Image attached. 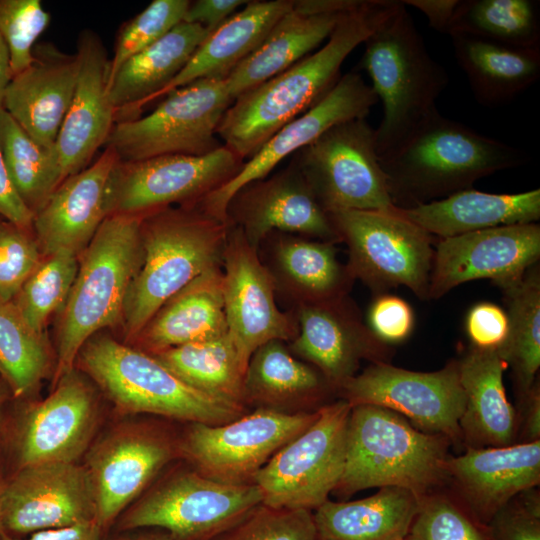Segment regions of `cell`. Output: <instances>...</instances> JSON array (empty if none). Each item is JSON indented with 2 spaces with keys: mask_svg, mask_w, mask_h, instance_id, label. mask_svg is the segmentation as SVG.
<instances>
[{
  "mask_svg": "<svg viewBox=\"0 0 540 540\" xmlns=\"http://www.w3.org/2000/svg\"><path fill=\"white\" fill-rule=\"evenodd\" d=\"M400 1L359 0L315 52L250 89L223 115L217 136L242 160L316 104L339 80L345 59L397 9Z\"/></svg>",
  "mask_w": 540,
  "mask_h": 540,
  "instance_id": "6da1fadb",
  "label": "cell"
},
{
  "mask_svg": "<svg viewBox=\"0 0 540 540\" xmlns=\"http://www.w3.org/2000/svg\"><path fill=\"white\" fill-rule=\"evenodd\" d=\"M379 159L394 205L410 208L469 189L482 177L526 163L529 156L435 110Z\"/></svg>",
  "mask_w": 540,
  "mask_h": 540,
  "instance_id": "7a4b0ae2",
  "label": "cell"
},
{
  "mask_svg": "<svg viewBox=\"0 0 540 540\" xmlns=\"http://www.w3.org/2000/svg\"><path fill=\"white\" fill-rule=\"evenodd\" d=\"M229 227L188 206H169L142 217V262L121 318L128 339L136 338L163 304L193 280L222 266Z\"/></svg>",
  "mask_w": 540,
  "mask_h": 540,
  "instance_id": "3957f363",
  "label": "cell"
},
{
  "mask_svg": "<svg viewBox=\"0 0 540 540\" xmlns=\"http://www.w3.org/2000/svg\"><path fill=\"white\" fill-rule=\"evenodd\" d=\"M450 443L387 408L351 406L344 468L333 492L347 499L368 488L395 486L424 497L447 480Z\"/></svg>",
  "mask_w": 540,
  "mask_h": 540,
  "instance_id": "277c9868",
  "label": "cell"
},
{
  "mask_svg": "<svg viewBox=\"0 0 540 540\" xmlns=\"http://www.w3.org/2000/svg\"><path fill=\"white\" fill-rule=\"evenodd\" d=\"M360 67L382 103L375 130L379 158L397 147L432 112L449 83L444 67L430 55L406 6L397 9L363 43Z\"/></svg>",
  "mask_w": 540,
  "mask_h": 540,
  "instance_id": "5b68a950",
  "label": "cell"
},
{
  "mask_svg": "<svg viewBox=\"0 0 540 540\" xmlns=\"http://www.w3.org/2000/svg\"><path fill=\"white\" fill-rule=\"evenodd\" d=\"M141 215H108L81 253L57 336L54 383L75 368L83 345L122 318L142 262Z\"/></svg>",
  "mask_w": 540,
  "mask_h": 540,
  "instance_id": "8992f818",
  "label": "cell"
},
{
  "mask_svg": "<svg viewBox=\"0 0 540 540\" xmlns=\"http://www.w3.org/2000/svg\"><path fill=\"white\" fill-rule=\"evenodd\" d=\"M76 363L123 413L218 425L237 419L244 410L194 389L153 355L105 335L92 336Z\"/></svg>",
  "mask_w": 540,
  "mask_h": 540,
  "instance_id": "52a82bcc",
  "label": "cell"
},
{
  "mask_svg": "<svg viewBox=\"0 0 540 540\" xmlns=\"http://www.w3.org/2000/svg\"><path fill=\"white\" fill-rule=\"evenodd\" d=\"M147 116L116 122L105 144L121 162L185 154L223 146L218 125L233 103L225 79L203 78L167 93Z\"/></svg>",
  "mask_w": 540,
  "mask_h": 540,
  "instance_id": "ba28073f",
  "label": "cell"
},
{
  "mask_svg": "<svg viewBox=\"0 0 540 540\" xmlns=\"http://www.w3.org/2000/svg\"><path fill=\"white\" fill-rule=\"evenodd\" d=\"M327 213L342 210L393 212L394 205L366 118L339 123L292 155Z\"/></svg>",
  "mask_w": 540,
  "mask_h": 540,
  "instance_id": "9c48e42d",
  "label": "cell"
},
{
  "mask_svg": "<svg viewBox=\"0 0 540 540\" xmlns=\"http://www.w3.org/2000/svg\"><path fill=\"white\" fill-rule=\"evenodd\" d=\"M347 245V268L376 292L405 286L428 299L433 263L432 235L393 212L342 210L328 213Z\"/></svg>",
  "mask_w": 540,
  "mask_h": 540,
  "instance_id": "30bf717a",
  "label": "cell"
},
{
  "mask_svg": "<svg viewBox=\"0 0 540 540\" xmlns=\"http://www.w3.org/2000/svg\"><path fill=\"white\" fill-rule=\"evenodd\" d=\"M262 504L257 485L227 484L197 470L158 483L121 516L120 530L165 529L178 540H213Z\"/></svg>",
  "mask_w": 540,
  "mask_h": 540,
  "instance_id": "8fae6325",
  "label": "cell"
},
{
  "mask_svg": "<svg viewBox=\"0 0 540 540\" xmlns=\"http://www.w3.org/2000/svg\"><path fill=\"white\" fill-rule=\"evenodd\" d=\"M350 411L344 399L319 408L314 422L257 472L262 504L312 511L328 500L344 468Z\"/></svg>",
  "mask_w": 540,
  "mask_h": 540,
  "instance_id": "7c38bea8",
  "label": "cell"
},
{
  "mask_svg": "<svg viewBox=\"0 0 540 540\" xmlns=\"http://www.w3.org/2000/svg\"><path fill=\"white\" fill-rule=\"evenodd\" d=\"M317 416L318 410L291 413L262 407L224 424L191 423L180 449L204 476L227 484H250Z\"/></svg>",
  "mask_w": 540,
  "mask_h": 540,
  "instance_id": "4fadbf2b",
  "label": "cell"
},
{
  "mask_svg": "<svg viewBox=\"0 0 540 540\" xmlns=\"http://www.w3.org/2000/svg\"><path fill=\"white\" fill-rule=\"evenodd\" d=\"M243 163L225 145L199 156L169 154L118 161L107 188V216H144L172 203L192 206L231 179Z\"/></svg>",
  "mask_w": 540,
  "mask_h": 540,
  "instance_id": "5bb4252c",
  "label": "cell"
},
{
  "mask_svg": "<svg viewBox=\"0 0 540 540\" xmlns=\"http://www.w3.org/2000/svg\"><path fill=\"white\" fill-rule=\"evenodd\" d=\"M351 406L370 404L392 410L420 431L446 437L461 444L459 426L465 395L458 360L434 372L398 368L375 362L338 390Z\"/></svg>",
  "mask_w": 540,
  "mask_h": 540,
  "instance_id": "9a60e30c",
  "label": "cell"
},
{
  "mask_svg": "<svg viewBox=\"0 0 540 540\" xmlns=\"http://www.w3.org/2000/svg\"><path fill=\"white\" fill-rule=\"evenodd\" d=\"M97 421L95 394L74 368L54 383V390L45 399L24 404L5 424L16 469L46 462H77L91 444Z\"/></svg>",
  "mask_w": 540,
  "mask_h": 540,
  "instance_id": "2e32d148",
  "label": "cell"
},
{
  "mask_svg": "<svg viewBox=\"0 0 540 540\" xmlns=\"http://www.w3.org/2000/svg\"><path fill=\"white\" fill-rule=\"evenodd\" d=\"M222 291L228 335L242 362L272 340L290 342L298 333L294 312L276 303L274 280L259 251L242 230L230 225L222 257Z\"/></svg>",
  "mask_w": 540,
  "mask_h": 540,
  "instance_id": "e0dca14e",
  "label": "cell"
},
{
  "mask_svg": "<svg viewBox=\"0 0 540 540\" xmlns=\"http://www.w3.org/2000/svg\"><path fill=\"white\" fill-rule=\"evenodd\" d=\"M378 102L372 87L356 72L341 75L336 84L311 108L274 133L240 170L192 207L226 224V209L243 186L267 177L285 158L313 142L329 128L366 118ZM230 225V224H229Z\"/></svg>",
  "mask_w": 540,
  "mask_h": 540,
  "instance_id": "ac0fdd59",
  "label": "cell"
},
{
  "mask_svg": "<svg viewBox=\"0 0 540 540\" xmlns=\"http://www.w3.org/2000/svg\"><path fill=\"white\" fill-rule=\"evenodd\" d=\"M0 507L5 534L19 538L96 520L92 484L85 466L77 462L15 469L4 480Z\"/></svg>",
  "mask_w": 540,
  "mask_h": 540,
  "instance_id": "d6986e66",
  "label": "cell"
},
{
  "mask_svg": "<svg viewBox=\"0 0 540 540\" xmlns=\"http://www.w3.org/2000/svg\"><path fill=\"white\" fill-rule=\"evenodd\" d=\"M540 257V226L535 223L488 228L440 239L434 251L428 299L477 279L498 287L521 278Z\"/></svg>",
  "mask_w": 540,
  "mask_h": 540,
  "instance_id": "ffe728a7",
  "label": "cell"
},
{
  "mask_svg": "<svg viewBox=\"0 0 540 540\" xmlns=\"http://www.w3.org/2000/svg\"><path fill=\"white\" fill-rule=\"evenodd\" d=\"M226 215L228 223L239 227L257 251L273 232L341 242L329 214L291 163L271 177L239 189L229 201Z\"/></svg>",
  "mask_w": 540,
  "mask_h": 540,
  "instance_id": "44dd1931",
  "label": "cell"
},
{
  "mask_svg": "<svg viewBox=\"0 0 540 540\" xmlns=\"http://www.w3.org/2000/svg\"><path fill=\"white\" fill-rule=\"evenodd\" d=\"M174 455L165 434L141 425L117 427L90 448L84 466L94 492L96 521L103 530Z\"/></svg>",
  "mask_w": 540,
  "mask_h": 540,
  "instance_id": "7402d4cb",
  "label": "cell"
},
{
  "mask_svg": "<svg viewBox=\"0 0 540 540\" xmlns=\"http://www.w3.org/2000/svg\"><path fill=\"white\" fill-rule=\"evenodd\" d=\"M298 333L290 351L314 366L332 389L355 375L360 361L387 362L388 347L365 325L350 298L302 304L293 310Z\"/></svg>",
  "mask_w": 540,
  "mask_h": 540,
  "instance_id": "603a6c76",
  "label": "cell"
},
{
  "mask_svg": "<svg viewBox=\"0 0 540 540\" xmlns=\"http://www.w3.org/2000/svg\"><path fill=\"white\" fill-rule=\"evenodd\" d=\"M450 480L472 519L486 526L519 493L540 482V440L504 447H467L445 463Z\"/></svg>",
  "mask_w": 540,
  "mask_h": 540,
  "instance_id": "cb8c5ba5",
  "label": "cell"
},
{
  "mask_svg": "<svg viewBox=\"0 0 540 540\" xmlns=\"http://www.w3.org/2000/svg\"><path fill=\"white\" fill-rule=\"evenodd\" d=\"M76 55V86L55 143L62 181L90 165L116 122L108 94L110 60L100 37L84 30L78 38Z\"/></svg>",
  "mask_w": 540,
  "mask_h": 540,
  "instance_id": "d4e9b609",
  "label": "cell"
},
{
  "mask_svg": "<svg viewBox=\"0 0 540 540\" xmlns=\"http://www.w3.org/2000/svg\"><path fill=\"white\" fill-rule=\"evenodd\" d=\"M118 161L106 147L96 161L63 180L34 213L32 226L44 256L84 251L107 217V188Z\"/></svg>",
  "mask_w": 540,
  "mask_h": 540,
  "instance_id": "484cf974",
  "label": "cell"
},
{
  "mask_svg": "<svg viewBox=\"0 0 540 540\" xmlns=\"http://www.w3.org/2000/svg\"><path fill=\"white\" fill-rule=\"evenodd\" d=\"M350 7V0H294L291 9L225 78L233 102L317 49Z\"/></svg>",
  "mask_w": 540,
  "mask_h": 540,
  "instance_id": "4316f807",
  "label": "cell"
},
{
  "mask_svg": "<svg viewBox=\"0 0 540 540\" xmlns=\"http://www.w3.org/2000/svg\"><path fill=\"white\" fill-rule=\"evenodd\" d=\"M79 62L52 43L33 49V61L14 75L5 91L3 108L39 145H55L74 94Z\"/></svg>",
  "mask_w": 540,
  "mask_h": 540,
  "instance_id": "83f0119b",
  "label": "cell"
},
{
  "mask_svg": "<svg viewBox=\"0 0 540 540\" xmlns=\"http://www.w3.org/2000/svg\"><path fill=\"white\" fill-rule=\"evenodd\" d=\"M262 245L267 252L266 262H262L274 280L276 293L294 308L347 295L354 278L339 262L335 244L273 232Z\"/></svg>",
  "mask_w": 540,
  "mask_h": 540,
  "instance_id": "f1b7e54d",
  "label": "cell"
},
{
  "mask_svg": "<svg viewBox=\"0 0 540 540\" xmlns=\"http://www.w3.org/2000/svg\"><path fill=\"white\" fill-rule=\"evenodd\" d=\"M506 366L497 349L473 345L458 360L465 395L459 426L466 447H504L515 443L517 415L505 392Z\"/></svg>",
  "mask_w": 540,
  "mask_h": 540,
  "instance_id": "f546056e",
  "label": "cell"
},
{
  "mask_svg": "<svg viewBox=\"0 0 540 540\" xmlns=\"http://www.w3.org/2000/svg\"><path fill=\"white\" fill-rule=\"evenodd\" d=\"M209 34L200 24L182 21L129 58L108 84L116 122L139 117L141 109L184 68Z\"/></svg>",
  "mask_w": 540,
  "mask_h": 540,
  "instance_id": "4dcf8cb0",
  "label": "cell"
},
{
  "mask_svg": "<svg viewBox=\"0 0 540 540\" xmlns=\"http://www.w3.org/2000/svg\"><path fill=\"white\" fill-rule=\"evenodd\" d=\"M399 213L430 235L442 238L493 227L535 223L540 218V190L495 194L465 189Z\"/></svg>",
  "mask_w": 540,
  "mask_h": 540,
  "instance_id": "1f68e13d",
  "label": "cell"
},
{
  "mask_svg": "<svg viewBox=\"0 0 540 540\" xmlns=\"http://www.w3.org/2000/svg\"><path fill=\"white\" fill-rule=\"evenodd\" d=\"M227 333L219 266L206 271L165 302L136 338L155 354Z\"/></svg>",
  "mask_w": 540,
  "mask_h": 540,
  "instance_id": "d6a6232c",
  "label": "cell"
},
{
  "mask_svg": "<svg viewBox=\"0 0 540 540\" xmlns=\"http://www.w3.org/2000/svg\"><path fill=\"white\" fill-rule=\"evenodd\" d=\"M293 1H249L204 39L184 68L151 102L199 79H225L291 9Z\"/></svg>",
  "mask_w": 540,
  "mask_h": 540,
  "instance_id": "836d02e7",
  "label": "cell"
},
{
  "mask_svg": "<svg viewBox=\"0 0 540 540\" xmlns=\"http://www.w3.org/2000/svg\"><path fill=\"white\" fill-rule=\"evenodd\" d=\"M422 497L395 486L354 501L329 499L313 513L319 540H399L406 538Z\"/></svg>",
  "mask_w": 540,
  "mask_h": 540,
  "instance_id": "e575fe53",
  "label": "cell"
},
{
  "mask_svg": "<svg viewBox=\"0 0 540 540\" xmlns=\"http://www.w3.org/2000/svg\"><path fill=\"white\" fill-rule=\"evenodd\" d=\"M450 37L456 62L483 106L511 102L540 77V48L508 47L459 33Z\"/></svg>",
  "mask_w": 540,
  "mask_h": 540,
  "instance_id": "d590c367",
  "label": "cell"
},
{
  "mask_svg": "<svg viewBox=\"0 0 540 540\" xmlns=\"http://www.w3.org/2000/svg\"><path fill=\"white\" fill-rule=\"evenodd\" d=\"M332 389L323 375L299 360L284 341L272 340L250 357L245 375L246 402L282 410L317 400Z\"/></svg>",
  "mask_w": 540,
  "mask_h": 540,
  "instance_id": "8d00e7d4",
  "label": "cell"
},
{
  "mask_svg": "<svg viewBox=\"0 0 540 540\" xmlns=\"http://www.w3.org/2000/svg\"><path fill=\"white\" fill-rule=\"evenodd\" d=\"M151 355L194 389L244 407L247 365L228 333Z\"/></svg>",
  "mask_w": 540,
  "mask_h": 540,
  "instance_id": "74e56055",
  "label": "cell"
},
{
  "mask_svg": "<svg viewBox=\"0 0 540 540\" xmlns=\"http://www.w3.org/2000/svg\"><path fill=\"white\" fill-rule=\"evenodd\" d=\"M507 304L508 334L497 351L511 365L519 397L536 381L540 367V275L535 265L499 286Z\"/></svg>",
  "mask_w": 540,
  "mask_h": 540,
  "instance_id": "f35d334b",
  "label": "cell"
},
{
  "mask_svg": "<svg viewBox=\"0 0 540 540\" xmlns=\"http://www.w3.org/2000/svg\"><path fill=\"white\" fill-rule=\"evenodd\" d=\"M459 33L514 48H540L539 2L459 0L447 34Z\"/></svg>",
  "mask_w": 540,
  "mask_h": 540,
  "instance_id": "ab89813d",
  "label": "cell"
},
{
  "mask_svg": "<svg viewBox=\"0 0 540 540\" xmlns=\"http://www.w3.org/2000/svg\"><path fill=\"white\" fill-rule=\"evenodd\" d=\"M0 148L17 193L35 213L62 182L56 146L47 148L36 143L2 108Z\"/></svg>",
  "mask_w": 540,
  "mask_h": 540,
  "instance_id": "60d3db41",
  "label": "cell"
},
{
  "mask_svg": "<svg viewBox=\"0 0 540 540\" xmlns=\"http://www.w3.org/2000/svg\"><path fill=\"white\" fill-rule=\"evenodd\" d=\"M50 364L44 335L26 323L13 301L0 297V378L11 396L23 399L31 394Z\"/></svg>",
  "mask_w": 540,
  "mask_h": 540,
  "instance_id": "b9f144b4",
  "label": "cell"
},
{
  "mask_svg": "<svg viewBox=\"0 0 540 540\" xmlns=\"http://www.w3.org/2000/svg\"><path fill=\"white\" fill-rule=\"evenodd\" d=\"M78 266L77 255L68 251L45 256L12 300L35 332L43 334L51 314L66 302Z\"/></svg>",
  "mask_w": 540,
  "mask_h": 540,
  "instance_id": "7bdbcfd3",
  "label": "cell"
},
{
  "mask_svg": "<svg viewBox=\"0 0 540 540\" xmlns=\"http://www.w3.org/2000/svg\"><path fill=\"white\" fill-rule=\"evenodd\" d=\"M190 1L154 0L120 29L109 63L108 84L132 56L149 47L184 19Z\"/></svg>",
  "mask_w": 540,
  "mask_h": 540,
  "instance_id": "ee69618b",
  "label": "cell"
},
{
  "mask_svg": "<svg viewBox=\"0 0 540 540\" xmlns=\"http://www.w3.org/2000/svg\"><path fill=\"white\" fill-rule=\"evenodd\" d=\"M49 22L50 14L39 0H0V36L13 76L32 63L34 44Z\"/></svg>",
  "mask_w": 540,
  "mask_h": 540,
  "instance_id": "f6af8a7d",
  "label": "cell"
},
{
  "mask_svg": "<svg viewBox=\"0 0 540 540\" xmlns=\"http://www.w3.org/2000/svg\"><path fill=\"white\" fill-rule=\"evenodd\" d=\"M216 540H319L312 511L256 507Z\"/></svg>",
  "mask_w": 540,
  "mask_h": 540,
  "instance_id": "bcb514c9",
  "label": "cell"
},
{
  "mask_svg": "<svg viewBox=\"0 0 540 540\" xmlns=\"http://www.w3.org/2000/svg\"><path fill=\"white\" fill-rule=\"evenodd\" d=\"M408 540H488L477 523L447 496L428 494L421 499Z\"/></svg>",
  "mask_w": 540,
  "mask_h": 540,
  "instance_id": "7dc6e473",
  "label": "cell"
},
{
  "mask_svg": "<svg viewBox=\"0 0 540 540\" xmlns=\"http://www.w3.org/2000/svg\"><path fill=\"white\" fill-rule=\"evenodd\" d=\"M41 261L36 239L28 229L0 222V297L12 301Z\"/></svg>",
  "mask_w": 540,
  "mask_h": 540,
  "instance_id": "c3c4849f",
  "label": "cell"
},
{
  "mask_svg": "<svg viewBox=\"0 0 540 540\" xmlns=\"http://www.w3.org/2000/svg\"><path fill=\"white\" fill-rule=\"evenodd\" d=\"M488 540H540V501L535 488L525 490L499 509L485 526Z\"/></svg>",
  "mask_w": 540,
  "mask_h": 540,
  "instance_id": "681fc988",
  "label": "cell"
},
{
  "mask_svg": "<svg viewBox=\"0 0 540 540\" xmlns=\"http://www.w3.org/2000/svg\"><path fill=\"white\" fill-rule=\"evenodd\" d=\"M368 324L369 329L382 342L397 343L411 334L414 314L404 299L381 294L370 306Z\"/></svg>",
  "mask_w": 540,
  "mask_h": 540,
  "instance_id": "f907efd6",
  "label": "cell"
},
{
  "mask_svg": "<svg viewBox=\"0 0 540 540\" xmlns=\"http://www.w3.org/2000/svg\"><path fill=\"white\" fill-rule=\"evenodd\" d=\"M466 331L473 346L497 349L508 334L507 313L496 304L478 303L467 315Z\"/></svg>",
  "mask_w": 540,
  "mask_h": 540,
  "instance_id": "816d5d0a",
  "label": "cell"
},
{
  "mask_svg": "<svg viewBox=\"0 0 540 540\" xmlns=\"http://www.w3.org/2000/svg\"><path fill=\"white\" fill-rule=\"evenodd\" d=\"M247 0H196L190 2L184 22L196 23L212 33L229 19Z\"/></svg>",
  "mask_w": 540,
  "mask_h": 540,
  "instance_id": "f5cc1de1",
  "label": "cell"
},
{
  "mask_svg": "<svg viewBox=\"0 0 540 540\" xmlns=\"http://www.w3.org/2000/svg\"><path fill=\"white\" fill-rule=\"evenodd\" d=\"M0 215L6 221L29 229L34 213L26 206L17 193L8 174L0 148Z\"/></svg>",
  "mask_w": 540,
  "mask_h": 540,
  "instance_id": "db71d44e",
  "label": "cell"
},
{
  "mask_svg": "<svg viewBox=\"0 0 540 540\" xmlns=\"http://www.w3.org/2000/svg\"><path fill=\"white\" fill-rule=\"evenodd\" d=\"M103 531L96 520H91L68 527L34 532L28 537L4 534L2 540H102Z\"/></svg>",
  "mask_w": 540,
  "mask_h": 540,
  "instance_id": "11a10c76",
  "label": "cell"
},
{
  "mask_svg": "<svg viewBox=\"0 0 540 540\" xmlns=\"http://www.w3.org/2000/svg\"><path fill=\"white\" fill-rule=\"evenodd\" d=\"M521 405V442L540 440V388L535 381L530 389L519 397Z\"/></svg>",
  "mask_w": 540,
  "mask_h": 540,
  "instance_id": "9f6ffc18",
  "label": "cell"
},
{
  "mask_svg": "<svg viewBox=\"0 0 540 540\" xmlns=\"http://www.w3.org/2000/svg\"><path fill=\"white\" fill-rule=\"evenodd\" d=\"M459 0H407L402 1L406 6H412L421 11L427 18L429 26L442 33L448 32Z\"/></svg>",
  "mask_w": 540,
  "mask_h": 540,
  "instance_id": "6f0895ef",
  "label": "cell"
},
{
  "mask_svg": "<svg viewBox=\"0 0 540 540\" xmlns=\"http://www.w3.org/2000/svg\"><path fill=\"white\" fill-rule=\"evenodd\" d=\"M13 77L8 48L0 36V109L3 108L5 91Z\"/></svg>",
  "mask_w": 540,
  "mask_h": 540,
  "instance_id": "680465c9",
  "label": "cell"
},
{
  "mask_svg": "<svg viewBox=\"0 0 540 540\" xmlns=\"http://www.w3.org/2000/svg\"><path fill=\"white\" fill-rule=\"evenodd\" d=\"M12 397L9 388L5 382L0 378V436L3 434L6 418H5V406L8 399Z\"/></svg>",
  "mask_w": 540,
  "mask_h": 540,
  "instance_id": "91938a15",
  "label": "cell"
},
{
  "mask_svg": "<svg viewBox=\"0 0 540 540\" xmlns=\"http://www.w3.org/2000/svg\"><path fill=\"white\" fill-rule=\"evenodd\" d=\"M115 540H178L172 536H158V535H147V536H138V537H125Z\"/></svg>",
  "mask_w": 540,
  "mask_h": 540,
  "instance_id": "94428289",
  "label": "cell"
},
{
  "mask_svg": "<svg viewBox=\"0 0 540 540\" xmlns=\"http://www.w3.org/2000/svg\"><path fill=\"white\" fill-rule=\"evenodd\" d=\"M4 479L2 477L1 473V466H0V498H1V491L3 487ZM5 534L3 525H2V519H1V507H0V540H2L3 535Z\"/></svg>",
  "mask_w": 540,
  "mask_h": 540,
  "instance_id": "6125c7cd",
  "label": "cell"
},
{
  "mask_svg": "<svg viewBox=\"0 0 540 540\" xmlns=\"http://www.w3.org/2000/svg\"><path fill=\"white\" fill-rule=\"evenodd\" d=\"M399 540H408L407 538H402V539H399Z\"/></svg>",
  "mask_w": 540,
  "mask_h": 540,
  "instance_id": "be15d7a7",
  "label": "cell"
}]
</instances>
